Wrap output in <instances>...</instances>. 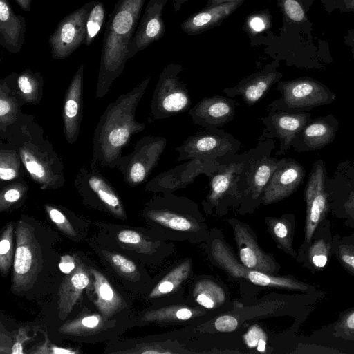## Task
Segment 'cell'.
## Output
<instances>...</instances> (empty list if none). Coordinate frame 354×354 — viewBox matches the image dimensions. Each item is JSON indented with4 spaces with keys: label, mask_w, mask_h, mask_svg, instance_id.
<instances>
[{
    "label": "cell",
    "mask_w": 354,
    "mask_h": 354,
    "mask_svg": "<svg viewBox=\"0 0 354 354\" xmlns=\"http://www.w3.org/2000/svg\"><path fill=\"white\" fill-rule=\"evenodd\" d=\"M11 291L28 299L45 294L58 275L56 236L33 218L22 215L16 224Z\"/></svg>",
    "instance_id": "obj_1"
},
{
    "label": "cell",
    "mask_w": 354,
    "mask_h": 354,
    "mask_svg": "<svg viewBox=\"0 0 354 354\" xmlns=\"http://www.w3.org/2000/svg\"><path fill=\"white\" fill-rule=\"evenodd\" d=\"M147 77L130 92L109 104L95 129L93 158L104 167H118L122 151L131 138L145 127L136 120V110L150 82Z\"/></svg>",
    "instance_id": "obj_2"
},
{
    "label": "cell",
    "mask_w": 354,
    "mask_h": 354,
    "mask_svg": "<svg viewBox=\"0 0 354 354\" xmlns=\"http://www.w3.org/2000/svg\"><path fill=\"white\" fill-rule=\"evenodd\" d=\"M149 234L156 239L205 243L209 229L198 205L192 199L171 192L155 195L143 209Z\"/></svg>",
    "instance_id": "obj_3"
},
{
    "label": "cell",
    "mask_w": 354,
    "mask_h": 354,
    "mask_svg": "<svg viewBox=\"0 0 354 354\" xmlns=\"http://www.w3.org/2000/svg\"><path fill=\"white\" fill-rule=\"evenodd\" d=\"M43 133L32 116L20 112L16 122L1 136L17 151L23 167L41 189H58L65 183L63 166Z\"/></svg>",
    "instance_id": "obj_4"
},
{
    "label": "cell",
    "mask_w": 354,
    "mask_h": 354,
    "mask_svg": "<svg viewBox=\"0 0 354 354\" xmlns=\"http://www.w3.org/2000/svg\"><path fill=\"white\" fill-rule=\"evenodd\" d=\"M146 0H118L106 22L96 88L102 98L122 73L128 59V47L136 30Z\"/></svg>",
    "instance_id": "obj_5"
},
{
    "label": "cell",
    "mask_w": 354,
    "mask_h": 354,
    "mask_svg": "<svg viewBox=\"0 0 354 354\" xmlns=\"http://www.w3.org/2000/svg\"><path fill=\"white\" fill-rule=\"evenodd\" d=\"M205 252L209 262L221 269L230 279L239 282L250 283L263 288H277L307 292L315 288L292 276L270 274L245 267L239 261L223 231L216 227L209 229L205 242Z\"/></svg>",
    "instance_id": "obj_6"
},
{
    "label": "cell",
    "mask_w": 354,
    "mask_h": 354,
    "mask_svg": "<svg viewBox=\"0 0 354 354\" xmlns=\"http://www.w3.org/2000/svg\"><path fill=\"white\" fill-rule=\"evenodd\" d=\"M274 147V140L269 138L258 140L254 148L245 151V162L239 178L241 193L237 208L239 214H252L261 205L264 190L279 164V160L271 156Z\"/></svg>",
    "instance_id": "obj_7"
},
{
    "label": "cell",
    "mask_w": 354,
    "mask_h": 354,
    "mask_svg": "<svg viewBox=\"0 0 354 354\" xmlns=\"http://www.w3.org/2000/svg\"><path fill=\"white\" fill-rule=\"evenodd\" d=\"M245 152L220 162L218 169L208 178L209 193L201 201L207 215L224 216L232 208H238L241 201L239 175L245 162Z\"/></svg>",
    "instance_id": "obj_8"
},
{
    "label": "cell",
    "mask_w": 354,
    "mask_h": 354,
    "mask_svg": "<svg viewBox=\"0 0 354 354\" xmlns=\"http://www.w3.org/2000/svg\"><path fill=\"white\" fill-rule=\"evenodd\" d=\"M241 148V141L217 128L205 129L189 136L175 151L178 153L177 161L198 159L220 163L236 155Z\"/></svg>",
    "instance_id": "obj_9"
},
{
    "label": "cell",
    "mask_w": 354,
    "mask_h": 354,
    "mask_svg": "<svg viewBox=\"0 0 354 354\" xmlns=\"http://www.w3.org/2000/svg\"><path fill=\"white\" fill-rule=\"evenodd\" d=\"M182 69L180 64L170 63L161 72L151 102L153 120L167 119L191 108L189 91L178 77Z\"/></svg>",
    "instance_id": "obj_10"
},
{
    "label": "cell",
    "mask_w": 354,
    "mask_h": 354,
    "mask_svg": "<svg viewBox=\"0 0 354 354\" xmlns=\"http://www.w3.org/2000/svg\"><path fill=\"white\" fill-rule=\"evenodd\" d=\"M194 277L192 259H178L152 278L141 298L150 306L179 302L186 297V288Z\"/></svg>",
    "instance_id": "obj_11"
},
{
    "label": "cell",
    "mask_w": 354,
    "mask_h": 354,
    "mask_svg": "<svg viewBox=\"0 0 354 354\" xmlns=\"http://www.w3.org/2000/svg\"><path fill=\"white\" fill-rule=\"evenodd\" d=\"M277 88L281 95L268 106V110L297 112L330 103L335 98L324 84L308 77L279 81Z\"/></svg>",
    "instance_id": "obj_12"
},
{
    "label": "cell",
    "mask_w": 354,
    "mask_h": 354,
    "mask_svg": "<svg viewBox=\"0 0 354 354\" xmlns=\"http://www.w3.org/2000/svg\"><path fill=\"white\" fill-rule=\"evenodd\" d=\"M96 2L92 0L86 3L58 23L48 38V46L54 59H64L84 44L86 19Z\"/></svg>",
    "instance_id": "obj_13"
},
{
    "label": "cell",
    "mask_w": 354,
    "mask_h": 354,
    "mask_svg": "<svg viewBox=\"0 0 354 354\" xmlns=\"http://www.w3.org/2000/svg\"><path fill=\"white\" fill-rule=\"evenodd\" d=\"M166 145L167 139L161 136H147L138 140L133 151L122 157L118 167L126 183L134 187L145 182L158 165Z\"/></svg>",
    "instance_id": "obj_14"
},
{
    "label": "cell",
    "mask_w": 354,
    "mask_h": 354,
    "mask_svg": "<svg viewBox=\"0 0 354 354\" xmlns=\"http://www.w3.org/2000/svg\"><path fill=\"white\" fill-rule=\"evenodd\" d=\"M118 245L130 252L137 261L158 266L175 252L171 241L156 239L147 229L122 228L113 232Z\"/></svg>",
    "instance_id": "obj_15"
},
{
    "label": "cell",
    "mask_w": 354,
    "mask_h": 354,
    "mask_svg": "<svg viewBox=\"0 0 354 354\" xmlns=\"http://www.w3.org/2000/svg\"><path fill=\"white\" fill-rule=\"evenodd\" d=\"M322 161L313 165L306 186L304 198L306 216L304 241L298 250L296 260L302 263L305 254L310 245L317 226L325 217L327 211V194L324 187V171Z\"/></svg>",
    "instance_id": "obj_16"
},
{
    "label": "cell",
    "mask_w": 354,
    "mask_h": 354,
    "mask_svg": "<svg viewBox=\"0 0 354 354\" xmlns=\"http://www.w3.org/2000/svg\"><path fill=\"white\" fill-rule=\"evenodd\" d=\"M227 221L233 230L238 258L241 263L253 270L277 274L280 264L272 254L266 252L259 245L252 228L237 218H230Z\"/></svg>",
    "instance_id": "obj_17"
},
{
    "label": "cell",
    "mask_w": 354,
    "mask_h": 354,
    "mask_svg": "<svg viewBox=\"0 0 354 354\" xmlns=\"http://www.w3.org/2000/svg\"><path fill=\"white\" fill-rule=\"evenodd\" d=\"M217 315L197 305L186 297L179 302L151 306L140 313L136 322L140 326L150 324L187 326L203 322Z\"/></svg>",
    "instance_id": "obj_18"
},
{
    "label": "cell",
    "mask_w": 354,
    "mask_h": 354,
    "mask_svg": "<svg viewBox=\"0 0 354 354\" xmlns=\"http://www.w3.org/2000/svg\"><path fill=\"white\" fill-rule=\"evenodd\" d=\"M220 165L217 161L191 159L156 176L147 184L146 189L156 193H173L186 188L201 174L210 177Z\"/></svg>",
    "instance_id": "obj_19"
},
{
    "label": "cell",
    "mask_w": 354,
    "mask_h": 354,
    "mask_svg": "<svg viewBox=\"0 0 354 354\" xmlns=\"http://www.w3.org/2000/svg\"><path fill=\"white\" fill-rule=\"evenodd\" d=\"M309 117L310 115L304 112L269 110L268 114L260 119L265 127L258 140L278 138L280 141L279 149L275 157L283 155L292 146L295 138L306 125Z\"/></svg>",
    "instance_id": "obj_20"
},
{
    "label": "cell",
    "mask_w": 354,
    "mask_h": 354,
    "mask_svg": "<svg viewBox=\"0 0 354 354\" xmlns=\"http://www.w3.org/2000/svg\"><path fill=\"white\" fill-rule=\"evenodd\" d=\"M187 297L204 308L220 314L232 309L236 302L231 300L228 287L214 276L194 277Z\"/></svg>",
    "instance_id": "obj_21"
},
{
    "label": "cell",
    "mask_w": 354,
    "mask_h": 354,
    "mask_svg": "<svg viewBox=\"0 0 354 354\" xmlns=\"http://www.w3.org/2000/svg\"><path fill=\"white\" fill-rule=\"evenodd\" d=\"M305 176L301 165L292 158L279 160V164L263 194L261 205L279 202L292 195Z\"/></svg>",
    "instance_id": "obj_22"
},
{
    "label": "cell",
    "mask_w": 354,
    "mask_h": 354,
    "mask_svg": "<svg viewBox=\"0 0 354 354\" xmlns=\"http://www.w3.org/2000/svg\"><path fill=\"white\" fill-rule=\"evenodd\" d=\"M239 105L232 97L216 95L203 98L188 114L195 124L205 129H217L234 120Z\"/></svg>",
    "instance_id": "obj_23"
},
{
    "label": "cell",
    "mask_w": 354,
    "mask_h": 354,
    "mask_svg": "<svg viewBox=\"0 0 354 354\" xmlns=\"http://www.w3.org/2000/svg\"><path fill=\"white\" fill-rule=\"evenodd\" d=\"M168 0H149L128 47V59L160 39L165 34L163 9Z\"/></svg>",
    "instance_id": "obj_24"
},
{
    "label": "cell",
    "mask_w": 354,
    "mask_h": 354,
    "mask_svg": "<svg viewBox=\"0 0 354 354\" xmlns=\"http://www.w3.org/2000/svg\"><path fill=\"white\" fill-rule=\"evenodd\" d=\"M277 64L272 62L263 69L240 80L232 87L223 89L226 96L234 98L241 96L244 103L251 106L258 102L282 77L277 70Z\"/></svg>",
    "instance_id": "obj_25"
},
{
    "label": "cell",
    "mask_w": 354,
    "mask_h": 354,
    "mask_svg": "<svg viewBox=\"0 0 354 354\" xmlns=\"http://www.w3.org/2000/svg\"><path fill=\"white\" fill-rule=\"evenodd\" d=\"M99 256L109 266L124 282L130 283V288L140 297L147 291L152 278L144 267V264L138 263L127 258L126 256L101 247L96 249Z\"/></svg>",
    "instance_id": "obj_26"
},
{
    "label": "cell",
    "mask_w": 354,
    "mask_h": 354,
    "mask_svg": "<svg viewBox=\"0 0 354 354\" xmlns=\"http://www.w3.org/2000/svg\"><path fill=\"white\" fill-rule=\"evenodd\" d=\"M84 66L80 64L66 91L62 110L64 134L69 144L78 138L83 113L82 88Z\"/></svg>",
    "instance_id": "obj_27"
},
{
    "label": "cell",
    "mask_w": 354,
    "mask_h": 354,
    "mask_svg": "<svg viewBox=\"0 0 354 354\" xmlns=\"http://www.w3.org/2000/svg\"><path fill=\"white\" fill-rule=\"evenodd\" d=\"M75 268L62 279L59 286L57 310L61 320L72 312L91 281L88 266L79 257L75 256Z\"/></svg>",
    "instance_id": "obj_28"
},
{
    "label": "cell",
    "mask_w": 354,
    "mask_h": 354,
    "mask_svg": "<svg viewBox=\"0 0 354 354\" xmlns=\"http://www.w3.org/2000/svg\"><path fill=\"white\" fill-rule=\"evenodd\" d=\"M25 33V18L15 12L8 0H0V45L17 53L24 44Z\"/></svg>",
    "instance_id": "obj_29"
},
{
    "label": "cell",
    "mask_w": 354,
    "mask_h": 354,
    "mask_svg": "<svg viewBox=\"0 0 354 354\" xmlns=\"http://www.w3.org/2000/svg\"><path fill=\"white\" fill-rule=\"evenodd\" d=\"M88 270L96 294L95 305L102 317L111 319L127 308V302L101 271L91 266Z\"/></svg>",
    "instance_id": "obj_30"
},
{
    "label": "cell",
    "mask_w": 354,
    "mask_h": 354,
    "mask_svg": "<svg viewBox=\"0 0 354 354\" xmlns=\"http://www.w3.org/2000/svg\"><path fill=\"white\" fill-rule=\"evenodd\" d=\"M244 0L230 1L212 7L205 8L197 12L181 24V28L189 35H198L203 32L223 21L232 14Z\"/></svg>",
    "instance_id": "obj_31"
},
{
    "label": "cell",
    "mask_w": 354,
    "mask_h": 354,
    "mask_svg": "<svg viewBox=\"0 0 354 354\" xmlns=\"http://www.w3.org/2000/svg\"><path fill=\"white\" fill-rule=\"evenodd\" d=\"M127 345L114 353L131 354H181L195 353L186 348L185 344L171 337H146L138 340L127 341L122 343Z\"/></svg>",
    "instance_id": "obj_32"
},
{
    "label": "cell",
    "mask_w": 354,
    "mask_h": 354,
    "mask_svg": "<svg viewBox=\"0 0 354 354\" xmlns=\"http://www.w3.org/2000/svg\"><path fill=\"white\" fill-rule=\"evenodd\" d=\"M113 321L105 319L101 314L80 316L65 322L59 331L68 337H99L102 333L115 327L116 324Z\"/></svg>",
    "instance_id": "obj_33"
},
{
    "label": "cell",
    "mask_w": 354,
    "mask_h": 354,
    "mask_svg": "<svg viewBox=\"0 0 354 354\" xmlns=\"http://www.w3.org/2000/svg\"><path fill=\"white\" fill-rule=\"evenodd\" d=\"M16 73L0 80V128L1 133L17 120L20 106L24 104L15 86Z\"/></svg>",
    "instance_id": "obj_34"
},
{
    "label": "cell",
    "mask_w": 354,
    "mask_h": 354,
    "mask_svg": "<svg viewBox=\"0 0 354 354\" xmlns=\"http://www.w3.org/2000/svg\"><path fill=\"white\" fill-rule=\"evenodd\" d=\"M265 223L277 247L296 259L297 252L293 247L295 216L286 214L278 217L266 216Z\"/></svg>",
    "instance_id": "obj_35"
},
{
    "label": "cell",
    "mask_w": 354,
    "mask_h": 354,
    "mask_svg": "<svg viewBox=\"0 0 354 354\" xmlns=\"http://www.w3.org/2000/svg\"><path fill=\"white\" fill-rule=\"evenodd\" d=\"M336 130L325 120H317L304 127L292 146L296 150L304 145L310 150L318 149L333 142Z\"/></svg>",
    "instance_id": "obj_36"
},
{
    "label": "cell",
    "mask_w": 354,
    "mask_h": 354,
    "mask_svg": "<svg viewBox=\"0 0 354 354\" xmlns=\"http://www.w3.org/2000/svg\"><path fill=\"white\" fill-rule=\"evenodd\" d=\"M85 179L89 189L94 193L106 209L114 216L125 220L127 215L121 200L108 182L95 174H86Z\"/></svg>",
    "instance_id": "obj_37"
},
{
    "label": "cell",
    "mask_w": 354,
    "mask_h": 354,
    "mask_svg": "<svg viewBox=\"0 0 354 354\" xmlns=\"http://www.w3.org/2000/svg\"><path fill=\"white\" fill-rule=\"evenodd\" d=\"M44 78L39 72L26 69L16 75V89L24 103L38 104L43 95Z\"/></svg>",
    "instance_id": "obj_38"
},
{
    "label": "cell",
    "mask_w": 354,
    "mask_h": 354,
    "mask_svg": "<svg viewBox=\"0 0 354 354\" xmlns=\"http://www.w3.org/2000/svg\"><path fill=\"white\" fill-rule=\"evenodd\" d=\"M332 249L330 233L326 237L322 236L315 239L313 236L302 261L304 266L313 272L322 270L328 263Z\"/></svg>",
    "instance_id": "obj_39"
},
{
    "label": "cell",
    "mask_w": 354,
    "mask_h": 354,
    "mask_svg": "<svg viewBox=\"0 0 354 354\" xmlns=\"http://www.w3.org/2000/svg\"><path fill=\"white\" fill-rule=\"evenodd\" d=\"M22 162L17 151L9 145L0 150V179L10 181L18 179L22 172Z\"/></svg>",
    "instance_id": "obj_40"
},
{
    "label": "cell",
    "mask_w": 354,
    "mask_h": 354,
    "mask_svg": "<svg viewBox=\"0 0 354 354\" xmlns=\"http://www.w3.org/2000/svg\"><path fill=\"white\" fill-rule=\"evenodd\" d=\"M245 331L242 334V339L246 348L255 350V352L262 353H272L273 347L269 344L270 337L268 332L259 324H253L246 328ZM241 330V329H240Z\"/></svg>",
    "instance_id": "obj_41"
},
{
    "label": "cell",
    "mask_w": 354,
    "mask_h": 354,
    "mask_svg": "<svg viewBox=\"0 0 354 354\" xmlns=\"http://www.w3.org/2000/svg\"><path fill=\"white\" fill-rule=\"evenodd\" d=\"M15 223H8L3 228L0 241V271L7 277L13 266L15 253L14 248Z\"/></svg>",
    "instance_id": "obj_42"
},
{
    "label": "cell",
    "mask_w": 354,
    "mask_h": 354,
    "mask_svg": "<svg viewBox=\"0 0 354 354\" xmlns=\"http://www.w3.org/2000/svg\"><path fill=\"white\" fill-rule=\"evenodd\" d=\"M106 11L104 4L97 1L90 11L86 23V39L84 44L89 46L100 32L106 19Z\"/></svg>",
    "instance_id": "obj_43"
},
{
    "label": "cell",
    "mask_w": 354,
    "mask_h": 354,
    "mask_svg": "<svg viewBox=\"0 0 354 354\" xmlns=\"http://www.w3.org/2000/svg\"><path fill=\"white\" fill-rule=\"evenodd\" d=\"M26 183L17 182L3 187L0 194V211L3 212L20 201L26 194Z\"/></svg>",
    "instance_id": "obj_44"
},
{
    "label": "cell",
    "mask_w": 354,
    "mask_h": 354,
    "mask_svg": "<svg viewBox=\"0 0 354 354\" xmlns=\"http://www.w3.org/2000/svg\"><path fill=\"white\" fill-rule=\"evenodd\" d=\"M334 335L346 340H354V308L340 315L334 327Z\"/></svg>",
    "instance_id": "obj_45"
},
{
    "label": "cell",
    "mask_w": 354,
    "mask_h": 354,
    "mask_svg": "<svg viewBox=\"0 0 354 354\" xmlns=\"http://www.w3.org/2000/svg\"><path fill=\"white\" fill-rule=\"evenodd\" d=\"M45 208L52 222L62 233L71 239H77V231L64 214L51 205H46Z\"/></svg>",
    "instance_id": "obj_46"
},
{
    "label": "cell",
    "mask_w": 354,
    "mask_h": 354,
    "mask_svg": "<svg viewBox=\"0 0 354 354\" xmlns=\"http://www.w3.org/2000/svg\"><path fill=\"white\" fill-rule=\"evenodd\" d=\"M332 244L333 252L342 266L354 275V244L348 242H337Z\"/></svg>",
    "instance_id": "obj_47"
},
{
    "label": "cell",
    "mask_w": 354,
    "mask_h": 354,
    "mask_svg": "<svg viewBox=\"0 0 354 354\" xmlns=\"http://www.w3.org/2000/svg\"><path fill=\"white\" fill-rule=\"evenodd\" d=\"M281 5L285 16L295 23L307 20L305 10L297 0H281Z\"/></svg>",
    "instance_id": "obj_48"
},
{
    "label": "cell",
    "mask_w": 354,
    "mask_h": 354,
    "mask_svg": "<svg viewBox=\"0 0 354 354\" xmlns=\"http://www.w3.org/2000/svg\"><path fill=\"white\" fill-rule=\"evenodd\" d=\"M28 353L35 354H74L78 352L69 348L54 346L48 343V340L46 339L45 342L37 346L34 349L29 351Z\"/></svg>",
    "instance_id": "obj_49"
},
{
    "label": "cell",
    "mask_w": 354,
    "mask_h": 354,
    "mask_svg": "<svg viewBox=\"0 0 354 354\" xmlns=\"http://www.w3.org/2000/svg\"><path fill=\"white\" fill-rule=\"evenodd\" d=\"M30 339V337L28 336L26 328H20L15 336L14 342L12 344L11 353H25L24 351V344Z\"/></svg>",
    "instance_id": "obj_50"
},
{
    "label": "cell",
    "mask_w": 354,
    "mask_h": 354,
    "mask_svg": "<svg viewBox=\"0 0 354 354\" xmlns=\"http://www.w3.org/2000/svg\"><path fill=\"white\" fill-rule=\"evenodd\" d=\"M248 26L252 32H259L268 26V17L264 19L260 15H254L249 19Z\"/></svg>",
    "instance_id": "obj_51"
},
{
    "label": "cell",
    "mask_w": 354,
    "mask_h": 354,
    "mask_svg": "<svg viewBox=\"0 0 354 354\" xmlns=\"http://www.w3.org/2000/svg\"><path fill=\"white\" fill-rule=\"evenodd\" d=\"M76 266L75 257L69 254H64L60 257L59 268L64 274H69L74 270Z\"/></svg>",
    "instance_id": "obj_52"
},
{
    "label": "cell",
    "mask_w": 354,
    "mask_h": 354,
    "mask_svg": "<svg viewBox=\"0 0 354 354\" xmlns=\"http://www.w3.org/2000/svg\"><path fill=\"white\" fill-rule=\"evenodd\" d=\"M346 214L354 221V192H351L348 200L344 204Z\"/></svg>",
    "instance_id": "obj_53"
},
{
    "label": "cell",
    "mask_w": 354,
    "mask_h": 354,
    "mask_svg": "<svg viewBox=\"0 0 354 354\" xmlns=\"http://www.w3.org/2000/svg\"><path fill=\"white\" fill-rule=\"evenodd\" d=\"M344 41L346 45L351 47V50L354 59V28L348 30V33L344 36Z\"/></svg>",
    "instance_id": "obj_54"
},
{
    "label": "cell",
    "mask_w": 354,
    "mask_h": 354,
    "mask_svg": "<svg viewBox=\"0 0 354 354\" xmlns=\"http://www.w3.org/2000/svg\"><path fill=\"white\" fill-rule=\"evenodd\" d=\"M340 6L341 12H354V0H343Z\"/></svg>",
    "instance_id": "obj_55"
},
{
    "label": "cell",
    "mask_w": 354,
    "mask_h": 354,
    "mask_svg": "<svg viewBox=\"0 0 354 354\" xmlns=\"http://www.w3.org/2000/svg\"><path fill=\"white\" fill-rule=\"evenodd\" d=\"M18 6L25 12H29L31 10L32 0H15Z\"/></svg>",
    "instance_id": "obj_56"
},
{
    "label": "cell",
    "mask_w": 354,
    "mask_h": 354,
    "mask_svg": "<svg viewBox=\"0 0 354 354\" xmlns=\"http://www.w3.org/2000/svg\"><path fill=\"white\" fill-rule=\"evenodd\" d=\"M238 0H207V3L206 4L205 8L214 6L216 5H219L223 3L230 2V1H234Z\"/></svg>",
    "instance_id": "obj_57"
},
{
    "label": "cell",
    "mask_w": 354,
    "mask_h": 354,
    "mask_svg": "<svg viewBox=\"0 0 354 354\" xmlns=\"http://www.w3.org/2000/svg\"><path fill=\"white\" fill-rule=\"evenodd\" d=\"M187 1L189 0H173V6L175 11L177 12L179 9H180L182 6Z\"/></svg>",
    "instance_id": "obj_58"
},
{
    "label": "cell",
    "mask_w": 354,
    "mask_h": 354,
    "mask_svg": "<svg viewBox=\"0 0 354 354\" xmlns=\"http://www.w3.org/2000/svg\"></svg>",
    "instance_id": "obj_59"
}]
</instances>
